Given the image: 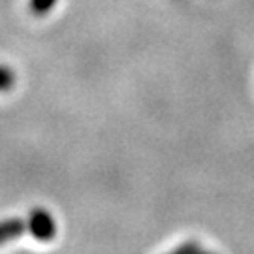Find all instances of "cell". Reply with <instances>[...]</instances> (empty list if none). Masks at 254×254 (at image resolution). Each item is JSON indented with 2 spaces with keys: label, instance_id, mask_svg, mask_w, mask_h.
Here are the masks:
<instances>
[{
  "label": "cell",
  "instance_id": "cell-2",
  "mask_svg": "<svg viewBox=\"0 0 254 254\" xmlns=\"http://www.w3.org/2000/svg\"><path fill=\"white\" fill-rule=\"evenodd\" d=\"M25 230V224L21 220H6V222H0V245L6 243V241H11L17 236L23 234Z\"/></svg>",
  "mask_w": 254,
  "mask_h": 254
},
{
  "label": "cell",
  "instance_id": "cell-3",
  "mask_svg": "<svg viewBox=\"0 0 254 254\" xmlns=\"http://www.w3.org/2000/svg\"><path fill=\"white\" fill-rule=\"evenodd\" d=\"M57 0H30V6L36 13H46L47 9H51L55 6Z\"/></svg>",
  "mask_w": 254,
  "mask_h": 254
},
{
  "label": "cell",
  "instance_id": "cell-4",
  "mask_svg": "<svg viewBox=\"0 0 254 254\" xmlns=\"http://www.w3.org/2000/svg\"><path fill=\"white\" fill-rule=\"evenodd\" d=\"M11 85H13V73H11V70L0 68V91H6Z\"/></svg>",
  "mask_w": 254,
  "mask_h": 254
},
{
  "label": "cell",
  "instance_id": "cell-1",
  "mask_svg": "<svg viewBox=\"0 0 254 254\" xmlns=\"http://www.w3.org/2000/svg\"><path fill=\"white\" fill-rule=\"evenodd\" d=\"M28 228H30L32 236L40 241H47L55 236V220L46 211H34L28 220Z\"/></svg>",
  "mask_w": 254,
  "mask_h": 254
}]
</instances>
